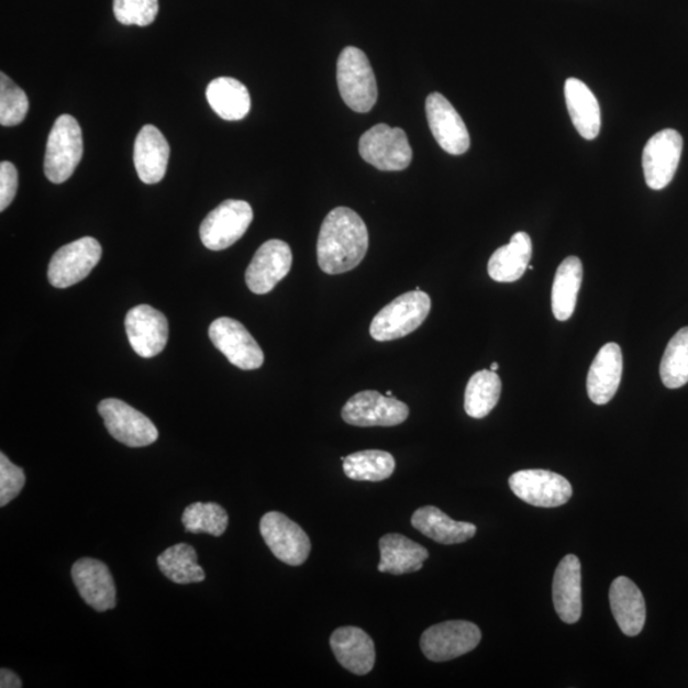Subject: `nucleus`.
<instances>
[{"label": "nucleus", "mask_w": 688, "mask_h": 688, "mask_svg": "<svg viewBox=\"0 0 688 688\" xmlns=\"http://www.w3.org/2000/svg\"><path fill=\"white\" fill-rule=\"evenodd\" d=\"M367 249L369 231L355 211L339 207L328 213L317 245L318 264L324 274H347L364 260Z\"/></svg>", "instance_id": "1"}, {"label": "nucleus", "mask_w": 688, "mask_h": 688, "mask_svg": "<svg viewBox=\"0 0 688 688\" xmlns=\"http://www.w3.org/2000/svg\"><path fill=\"white\" fill-rule=\"evenodd\" d=\"M431 310L430 296L410 291L379 311L373 319L370 334L375 341L389 342L406 337L422 325Z\"/></svg>", "instance_id": "2"}, {"label": "nucleus", "mask_w": 688, "mask_h": 688, "mask_svg": "<svg viewBox=\"0 0 688 688\" xmlns=\"http://www.w3.org/2000/svg\"><path fill=\"white\" fill-rule=\"evenodd\" d=\"M337 84L346 106L369 113L378 100V85L369 59L355 46L344 49L337 62Z\"/></svg>", "instance_id": "3"}, {"label": "nucleus", "mask_w": 688, "mask_h": 688, "mask_svg": "<svg viewBox=\"0 0 688 688\" xmlns=\"http://www.w3.org/2000/svg\"><path fill=\"white\" fill-rule=\"evenodd\" d=\"M84 156V135L81 126L71 115H60L46 144L44 171L54 184L67 181Z\"/></svg>", "instance_id": "4"}, {"label": "nucleus", "mask_w": 688, "mask_h": 688, "mask_svg": "<svg viewBox=\"0 0 688 688\" xmlns=\"http://www.w3.org/2000/svg\"><path fill=\"white\" fill-rule=\"evenodd\" d=\"M359 155L380 171H402L412 163L413 152L401 127L378 124L359 140Z\"/></svg>", "instance_id": "5"}, {"label": "nucleus", "mask_w": 688, "mask_h": 688, "mask_svg": "<svg viewBox=\"0 0 688 688\" xmlns=\"http://www.w3.org/2000/svg\"><path fill=\"white\" fill-rule=\"evenodd\" d=\"M254 219L253 208L245 201L229 199L214 208L202 222V243L213 252L225 251L242 238Z\"/></svg>", "instance_id": "6"}, {"label": "nucleus", "mask_w": 688, "mask_h": 688, "mask_svg": "<svg viewBox=\"0 0 688 688\" xmlns=\"http://www.w3.org/2000/svg\"><path fill=\"white\" fill-rule=\"evenodd\" d=\"M408 415L410 408L406 403L374 390L359 391L348 399L342 410L344 422L357 428L398 426Z\"/></svg>", "instance_id": "7"}, {"label": "nucleus", "mask_w": 688, "mask_h": 688, "mask_svg": "<svg viewBox=\"0 0 688 688\" xmlns=\"http://www.w3.org/2000/svg\"><path fill=\"white\" fill-rule=\"evenodd\" d=\"M481 639V630L475 623L446 621L423 632L421 650L432 662H447L476 650Z\"/></svg>", "instance_id": "8"}, {"label": "nucleus", "mask_w": 688, "mask_h": 688, "mask_svg": "<svg viewBox=\"0 0 688 688\" xmlns=\"http://www.w3.org/2000/svg\"><path fill=\"white\" fill-rule=\"evenodd\" d=\"M99 413L110 435L126 446H148L158 439L155 423L120 399H103L99 404Z\"/></svg>", "instance_id": "9"}, {"label": "nucleus", "mask_w": 688, "mask_h": 688, "mask_svg": "<svg viewBox=\"0 0 688 688\" xmlns=\"http://www.w3.org/2000/svg\"><path fill=\"white\" fill-rule=\"evenodd\" d=\"M102 257V247L93 237H82L64 245L53 255L47 277L54 287L75 286L91 274Z\"/></svg>", "instance_id": "10"}, {"label": "nucleus", "mask_w": 688, "mask_h": 688, "mask_svg": "<svg viewBox=\"0 0 688 688\" xmlns=\"http://www.w3.org/2000/svg\"><path fill=\"white\" fill-rule=\"evenodd\" d=\"M260 533L279 562L300 566L307 562L311 543L302 528L278 511H270L260 520Z\"/></svg>", "instance_id": "11"}, {"label": "nucleus", "mask_w": 688, "mask_h": 688, "mask_svg": "<svg viewBox=\"0 0 688 688\" xmlns=\"http://www.w3.org/2000/svg\"><path fill=\"white\" fill-rule=\"evenodd\" d=\"M509 485L520 500L537 508L565 506L573 496L570 482L550 470H519L509 478Z\"/></svg>", "instance_id": "12"}, {"label": "nucleus", "mask_w": 688, "mask_h": 688, "mask_svg": "<svg viewBox=\"0 0 688 688\" xmlns=\"http://www.w3.org/2000/svg\"><path fill=\"white\" fill-rule=\"evenodd\" d=\"M208 333L214 347L238 369L257 370L262 367L264 354L258 342L237 320L231 318L214 320Z\"/></svg>", "instance_id": "13"}, {"label": "nucleus", "mask_w": 688, "mask_h": 688, "mask_svg": "<svg viewBox=\"0 0 688 688\" xmlns=\"http://www.w3.org/2000/svg\"><path fill=\"white\" fill-rule=\"evenodd\" d=\"M684 140L675 130H664L647 141L643 152L646 186L662 190L674 180L681 162Z\"/></svg>", "instance_id": "14"}, {"label": "nucleus", "mask_w": 688, "mask_h": 688, "mask_svg": "<svg viewBox=\"0 0 688 688\" xmlns=\"http://www.w3.org/2000/svg\"><path fill=\"white\" fill-rule=\"evenodd\" d=\"M290 245L282 240H268L255 253L246 269L245 281L253 293L266 295L290 274L292 267Z\"/></svg>", "instance_id": "15"}, {"label": "nucleus", "mask_w": 688, "mask_h": 688, "mask_svg": "<svg viewBox=\"0 0 688 688\" xmlns=\"http://www.w3.org/2000/svg\"><path fill=\"white\" fill-rule=\"evenodd\" d=\"M125 331L135 354L143 358L162 354L169 341V323L166 317L148 306L127 311Z\"/></svg>", "instance_id": "16"}, {"label": "nucleus", "mask_w": 688, "mask_h": 688, "mask_svg": "<svg viewBox=\"0 0 688 688\" xmlns=\"http://www.w3.org/2000/svg\"><path fill=\"white\" fill-rule=\"evenodd\" d=\"M426 115L434 138L447 154L459 156L466 154L470 146L466 124L442 93H431L426 100Z\"/></svg>", "instance_id": "17"}, {"label": "nucleus", "mask_w": 688, "mask_h": 688, "mask_svg": "<svg viewBox=\"0 0 688 688\" xmlns=\"http://www.w3.org/2000/svg\"><path fill=\"white\" fill-rule=\"evenodd\" d=\"M71 578L84 601L98 612L113 610L116 588L109 567L95 558H81L71 567Z\"/></svg>", "instance_id": "18"}, {"label": "nucleus", "mask_w": 688, "mask_h": 688, "mask_svg": "<svg viewBox=\"0 0 688 688\" xmlns=\"http://www.w3.org/2000/svg\"><path fill=\"white\" fill-rule=\"evenodd\" d=\"M623 357L618 343H607L591 364L587 390L590 401L603 406L618 393L622 379Z\"/></svg>", "instance_id": "19"}, {"label": "nucleus", "mask_w": 688, "mask_h": 688, "mask_svg": "<svg viewBox=\"0 0 688 688\" xmlns=\"http://www.w3.org/2000/svg\"><path fill=\"white\" fill-rule=\"evenodd\" d=\"M552 597L558 618L565 623H576L581 618V565L575 555L559 562L552 586Z\"/></svg>", "instance_id": "20"}, {"label": "nucleus", "mask_w": 688, "mask_h": 688, "mask_svg": "<svg viewBox=\"0 0 688 688\" xmlns=\"http://www.w3.org/2000/svg\"><path fill=\"white\" fill-rule=\"evenodd\" d=\"M169 158L170 146L162 131L154 125H144L134 143V165L140 179L146 184L162 181Z\"/></svg>", "instance_id": "21"}, {"label": "nucleus", "mask_w": 688, "mask_h": 688, "mask_svg": "<svg viewBox=\"0 0 688 688\" xmlns=\"http://www.w3.org/2000/svg\"><path fill=\"white\" fill-rule=\"evenodd\" d=\"M331 647L343 668L357 676L370 674L375 666L373 639L362 629L347 626L333 632Z\"/></svg>", "instance_id": "22"}, {"label": "nucleus", "mask_w": 688, "mask_h": 688, "mask_svg": "<svg viewBox=\"0 0 688 688\" xmlns=\"http://www.w3.org/2000/svg\"><path fill=\"white\" fill-rule=\"evenodd\" d=\"M610 604L615 622L623 634L637 636L646 621L645 599L636 584L625 576L614 579L610 589Z\"/></svg>", "instance_id": "23"}, {"label": "nucleus", "mask_w": 688, "mask_h": 688, "mask_svg": "<svg viewBox=\"0 0 688 688\" xmlns=\"http://www.w3.org/2000/svg\"><path fill=\"white\" fill-rule=\"evenodd\" d=\"M565 100L573 124L584 140L593 141L601 132V108L590 88L578 78L565 82Z\"/></svg>", "instance_id": "24"}, {"label": "nucleus", "mask_w": 688, "mask_h": 688, "mask_svg": "<svg viewBox=\"0 0 688 688\" xmlns=\"http://www.w3.org/2000/svg\"><path fill=\"white\" fill-rule=\"evenodd\" d=\"M532 259V240L526 232L520 231L510 243L499 247L488 260V275L496 282L511 284L519 281L525 274Z\"/></svg>", "instance_id": "25"}, {"label": "nucleus", "mask_w": 688, "mask_h": 688, "mask_svg": "<svg viewBox=\"0 0 688 688\" xmlns=\"http://www.w3.org/2000/svg\"><path fill=\"white\" fill-rule=\"evenodd\" d=\"M378 570L393 575L420 572L429 558V551L402 534L384 535L379 542Z\"/></svg>", "instance_id": "26"}, {"label": "nucleus", "mask_w": 688, "mask_h": 688, "mask_svg": "<svg viewBox=\"0 0 688 688\" xmlns=\"http://www.w3.org/2000/svg\"><path fill=\"white\" fill-rule=\"evenodd\" d=\"M412 525L426 537L442 545H458V543L474 539L477 533L475 524L457 522L435 507L415 510Z\"/></svg>", "instance_id": "27"}, {"label": "nucleus", "mask_w": 688, "mask_h": 688, "mask_svg": "<svg viewBox=\"0 0 688 688\" xmlns=\"http://www.w3.org/2000/svg\"><path fill=\"white\" fill-rule=\"evenodd\" d=\"M207 101L214 113L229 122H237L249 114L251 93L242 82L231 77H220L207 87Z\"/></svg>", "instance_id": "28"}, {"label": "nucleus", "mask_w": 688, "mask_h": 688, "mask_svg": "<svg viewBox=\"0 0 688 688\" xmlns=\"http://www.w3.org/2000/svg\"><path fill=\"white\" fill-rule=\"evenodd\" d=\"M582 281V263L578 257L566 258L556 270L552 286V313L559 322L569 320L575 311Z\"/></svg>", "instance_id": "29"}, {"label": "nucleus", "mask_w": 688, "mask_h": 688, "mask_svg": "<svg viewBox=\"0 0 688 688\" xmlns=\"http://www.w3.org/2000/svg\"><path fill=\"white\" fill-rule=\"evenodd\" d=\"M501 389L500 376L495 371L471 375L464 396V410L471 419H485L499 403Z\"/></svg>", "instance_id": "30"}, {"label": "nucleus", "mask_w": 688, "mask_h": 688, "mask_svg": "<svg viewBox=\"0 0 688 688\" xmlns=\"http://www.w3.org/2000/svg\"><path fill=\"white\" fill-rule=\"evenodd\" d=\"M344 474L354 481L381 482L396 470L393 455L384 451H363L342 458Z\"/></svg>", "instance_id": "31"}, {"label": "nucleus", "mask_w": 688, "mask_h": 688, "mask_svg": "<svg viewBox=\"0 0 688 688\" xmlns=\"http://www.w3.org/2000/svg\"><path fill=\"white\" fill-rule=\"evenodd\" d=\"M157 565L166 578L176 584L201 582L206 579L196 550L187 543L164 551L157 558Z\"/></svg>", "instance_id": "32"}, {"label": "nucleus", "mask_w": 688, "mask_h": 688, "mask_svg": "<svg viewBox=\"0 0 688 688\" xmlns=\"http://www.w3.org/2000/svg\"><path fill=\"white\" fill-rule=\"evenodd\" d=\"M661 379L668 389L683 388L688 382V326L678 331L664 351Z\"/></svg>", "instance_id": "33"}, {"label": "nucleus", "mask_w": 688, "mask_h": 688, "mask_svg": "<svg viewBox=\"0 0 688 688\" xmlns=\"http://www.w3.org/2000/svg\"><path fill=\"white\" fill-rule=\"evenodd\" d=\"M181 522L187 532L221 537L228 530L229 515L219 503L196 502L184 510Z\"/></svg>", "instance_id": "34"}, {"label": "nucleus", "mask_w": 688, "mask_h": 688, "mask_svg": "<svg viewBox=\"0 0 688 688\" xmlns=\"http://www.w3.org/2000/svg\"><path fill=\"white\" fill-rule=\"evenodd\" d=\"M29 99L25 91L4 74L0 75V124L15 126L25 120Z\"/></svg>", "instance_id": "35"}, {"label": "nucleus", "mask_w": 688, "mask_h": 688, "mask_svg": "<svg viewBox=\"0 0 688 688\" xmlns=\"http://www.w3.org/2000/svg\"><path fill=\"white\" fill-rule=\"evenodd\" d=\"M158 10V0H114L115 19L125 26H148Z\"/></svg>", "instance_id": "36"}, {"label": "nucleus", "mask_w": 688, "mask_h": 688, "mask_svg": "<svg viewBox=\"0 0 688 688\" xmlns=\"http://www.w3.org/2000/svg\"><path fill=\"white\" fill-rule=\"evenodd\" d=\"M25 484V471L8 459L4 453L0 454V507L4 508L18 498Z\"/></svg>", "instance_id": "37"}, {"label": "nucleus", "mask_w": 688, "mask_h": 688, "mask_svg": "<svg viewBox=\"0 0 688 688\" xmlns=\"http://www.w3.org/2000/svg\"><path fill=\"white\" fill-rule=\"evenodd\" d=\"M19 188V173L12 163L0 164V211H5L13 202Z\"/></svg>", "instance_id": "38"}, {"label": "nucleus", "mask_w": 688, "mask_h": 688, "mask_svg": "<svg viewBox=\"0 0 688 688\" xmlns=\"http://www.w3.org/2000/svg\"><path fill=\"white\" fill-rule=\"evenodd\" d=\"M0 687L2 688H20L22 687L21 679L18 675L13 674L10 669H2L0 672Z\"/></svg>", "instance_id": "39"}, {"label": "nucleus", "mask_w": 688, "mask_h": 688, "mask_svg": "<svg viewBox=\"0 0 688 688\" xmlns=\"http://www.w3.org/2000/svg\"><path fill=\"white\" fill-rule=\"evenodd\" d=\"M499 367H500V366H499V364H498V363H493V364L491 365V369H490V370L496 373V371H498V370H499Z\"/></svg>", "instance_id": "40"}, {"label": "nucleus", "mask_w": 688, "mask_h": 688, "mask_svg": "<svg viewBox=\"0 0 688 688\" xmlns=\"http://www.w3.org/2000/svg\"><path fill=\"white\" fill-rule=\"evenodd\" d=\"M391 395H393V393H391V391H390V390H389V391H387V396H388V397H391Z\"/></svg>", "instance_id": "41"}]
</instances>
